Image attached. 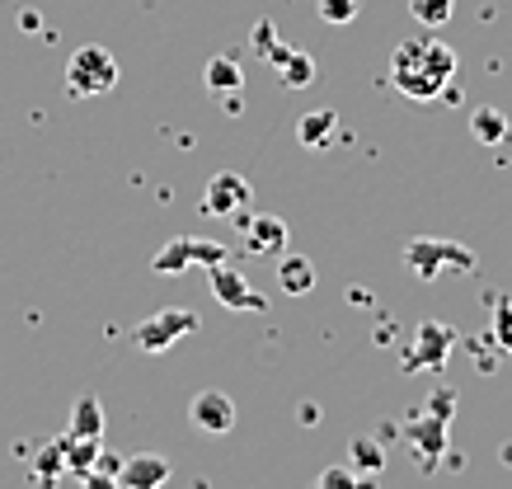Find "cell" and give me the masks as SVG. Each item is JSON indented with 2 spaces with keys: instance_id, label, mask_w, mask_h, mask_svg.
Segmentation results:
<instances>
[{
  "instance_id": "8992f818",
  "label": "cell",
  "mask_w": 512,
  "mask_h": 489,
  "mask_svg": "<svg viewBox=\"0 0 512 489\" xmlns=\"http://www.w3.org/2000/svg\"><path fill=\"white\" fill-rule=\"evenodd\" d=\"M193 330H198V316H193V311L165 306V311H156V316H146L137 325V344L146 348V353H165V348H174L179 339H188Z\"/></svg>"
},
{
  "instance_id": "8fae6325",
  "label": "cell",
  "mask_w": 512,
  "mask_h": 489,
  "mask_svg": "<svg viewBox=\"0 0 512 489\" xmlns=\"http://www.w3.org/2000/svg\"><path fill=\"white\" fill-rule=\"evenodd\" d=\"M240 236H245L249 254H282V245H287V221L273 217V212H264V217H245Z\"/></svg>"
},
{
  "instance_id": "cb8c5ba5",
  "label": "cell",
  "mask_w": 512,
  "mask_h": 489,
  "mask_svg": "<svg viewBox=\"0 0 512 489\" xmlns=\"http://www.w3.org/2000/svg\"><path fill=\"white\" fill-rule=\"evenodd\" d=\"M494 339L503 348H512V306H508V301H498V306H494Z\"/></svg>"
},
{
  "instance_id": "ffe728a7",
  "label": "cell",
  "mask_w": 512,
  "mask_h": 489,
  "mask_svg": "<svg viewBox=\"0 0 512 489\" xmlns=\"http://www.w3.org/2000/svg\"><path fill=\"white\" fill-rule=\"evenodd\" d=\"M315 489H376L372 475H353L348 466H325L315 475Z\"/></svg>"
},
{
  "instance_id": "5bb4252c",
  "label": "cell",
  "mask_w": 512,
  "mask_h": 489,
  "mask_svg": "<svg viewBox=\"0 0 512 489\" xmlns=\"http://www.w3.org/2000/svg\"><path fill=\"white\" fill-rule=\"evenodd\" d=\"M278 287L287 292V297H306V292H315V264L306 259V254H287L278 264Z\"/></svg>"
},
{
  "instance_id": "5b68a950",
  "label": "cell",
  "mask_w": 512,
  "mask_h": 489,
  "mask_svg": "<svg viewBox=\"0 0 512 489\" xmlns=\"http://www.w3.org/2000/svg\"><path fill=\"white\" fill-rule=\"evenodd\" d=\"M221 259H231V250H226L221 240L179 236L151 259V269L156 273H184V269H212V264H221Z\"/></svg>"
},
{
  "instance_id": "7402d4cb",
  "label": "cell",
  "mask_w": 512,
  "mask_h": 489,
  "mask_svg": "<svg viewBox=\"0 0 512 489\" xmlns=\"http://www.w3.org/2000/svg\"><path fill=\"white\" fill-rule=\"evenodd\" d=\"M315 10H320V19H325V24H353V19H357V0H320Z\"/></svg>"
},
{
  "instance_id": "ac0fdd59",
  "label": "cell",
  "mask_w": 512,
  "mask_h": 489,
  "mask_svg": "<svg viewBox=\"0 0 512 489\" xmlns=\"http://www.w3.org/2000/svg\"><path fill=\"white\" fill-rule=\"evenodd\" d=\"M66 433H76V438H99V433H104V405H99L94 395L76 400V410H71V428H66Z\"/></svg>"
},
{
  "instance_id": "3957f363",
  "label": "cell",
  "mask_w": 512,
  "mask_h": 489,
  "mask_svg": "<svg viewBox=\"0 0 512 489\" xmlns=\"http://www.w3.org/2000/svg\"><path fill=\"white\" fill-rule=\"evenodd\" d=\"M254 52L273 62V71L282 76V85H287V90H306V85L315 80L311 52H301V48H287V43H278V29H273L268 19H259V24H254Z\"/></svg>"
},
{
  "instance_id": "277c9868",
  "label": "cell",
  "mask_w": 512,
  "mask_h": 489,
  "mask_svg": "<svg viewBox=\"0 0 512 489\" xmlns=\"http://www.w3.org/2000/svg\"><path fill=\"white\" fill-rule=\"evenodd\" d=\"M404 264L419 273V278H437V273H470L475 269V254L466 245H451V240H414L404 245Z\"/></svg>"
},
{
  "instance_id": "603a6c76",
  "label": "cell",
  "mask_w": 512,
  "mask_h": 489,
  "mask_svg": "<svg viewBox=\"0 0 512 489\" xmlns=\"http://www.w3.org/2000/svg\"><path fill=\"white\" fill-rule=\"evenodd\" d=\"M353 457H357V466H367V471H381L386 452H381V442H372V438H353Z\"/></svg>"
},
{
  "instance_id": "d4e9b609",
  "label": "cell",
  "mask_w": 512,
  "mask_h": 489,
  "mask_svg": "<svg viewBox=\"0 0 512 489\" xmlns=\"http://www.w3.org/2000/svg\"><path fill=\"white\" fill-rule=\"evenodd\" d=\"M85 489H123V485H118V475H109V471H99V466H94V471H85Z\"/></svg>"
},
{
  "instance_id": "6da1fadb",
  "label": "cell",
  "mask_w": 512,
  "mask_h": 489,
  "mask_svg": "<svg viewBox=\"0 0 512 489\" xmlns=\"http://www.w3.org/2000/svg\"><path fill=\"white\" fill-rule=\"evenodd\" d=\"M451 76H456V52L437 38H404L395 57H390V80L404 99H442L451 90Z\"/></svg>"
},
{
  "instance_id": "d6986e66",
  "label": "cell",
  "mask_w": 512,
  "mask_h": 489,
  "mask_svg": "<svg viewBox=\"0 0 512 489\" xmlns=\"http://www.w3.org/2000/svg\"><path fill=\"white\" fill-rule=\"evenodd\" d=\"M62 457H66V466H71L76 475L94 471V457H99V438H76V433H66V438H62Z\"/></svg>"
},
{
  "instance_id": "44dd1931",
  "label": "cell",
  "mask_w": 512,
  "mask_h": 489,
  "mask_svg": "<svg viewBox=\"0 0 512 489\" xmlns=\"http://www.w3.org/2000/svg\"><path fill=\"white\" fill-rule=\"evenodd\" d=\"M409 10H414V19H419V24L442 29V24L456 15V0H409Z\"/></svg>"
},
{
  "instance_id": "2e32d148",
  "label": "cell",
  "mask_w": 512,
  "mask_h": 489,
  "mask_svg": "<svg viewBox=\"0 0 512 489\" xmlns=\"http://www.w3.org/2000/svg\"><path fill=\"white\" fill-rule=\"evenodd\" d=\"M470 137L484 146H503L508 142V118L498 109H475L470 113Z\"/></svg>"
},
{
  "instance_id": "9c48e42d",
  "label": "cell",
  "mask_w": 512,
  "mask_h": 489,
  "mask_svg": "<svg viewBox=\"0 0 512 489\" xmlns=\"http://www.w3.org/2000/svg\"><path fill=\"white\" fill-rule=\"evenodd\" d=\"M451 344H456V330H447L442 320H423L414 348L404 353V367H428V372H442Z\"/></svg>"
},
{
  "instance_id": "7c38bea8",
  "label": "cell",
  "mask_w": 512,
  "mask_h": 489,
  "mask_svg": "<svg viewBox=\"0 0 512 489\" xmlns=\"http://www.w3.org/2000/svg\"><path fill=\"white\" fill-rule=\"evenodd\" d=\"M165 480H170V461L151 457V452H141V457L123 461V471H118V485H123V489H160Z\"/></svg>"
},
{
  "instance_id": "4fadbf2b",
  "label": "cell",
  "mask_w": 512,
  "mask_h": 489,
  "mask_svg": "<svg viewBox=\"0 0 512 489\" xmlns=\"http://www.w3.org/2000/svg\"><path fill=\"white\" fill-rule=\"evenodd\" d=\"M409 442L423 452V466H433L437 452H442V442H447V419L442 414H423L409 424Z\"/></svg>"
},
{
  "instance_id": "ba28073f",
  "label": "cell",
  "mask_w": 512,
  "mask_h": 489,
  "mask_svg": "<svg viewBox=\"0 0 512 489\" xmlns=\"http://www.w3.org/2000/svg\"><path fill=\"white\" fill-rule=\"evenodd\" d=\"M207 278H212V292H217V301H221V306H231V311H264V306H268V301L245 283V273L235 269L231 259L212 264V269H207Z\"/></svg>"
},
{
  "instance_id": "30bf717a",
  "label": "cell",
  "mask_w": 512,
  "mask_h": 489,
  "mask_svg": "<svg viewBox=\"0 0 512 489\" xmlns=\"http://www.w3.org/2000/svg\"><path fill=\"white\" fill-rule=\"evenodd\" d=\"M193 424H198L202 433H231L235 400L226 391H198L193 395Z\"/></svg>"
},
{
  "instance_id": "7a4b0ae2",
  "label": "cell",
  "mask_w": 512,
  "mask_h": 489,
  "mask_svg": "<svg viewBox=\"0 0 512 489\" xmlns=\"http://www.w3.org/2000/svg\"><path fill=\"white\" fill-rule=\"evenodd\" d=\"M118 85V57L99 43H85V48L71 52L66 62V90L80 99H94V95H109Z\"/></svg>"
},
{
  "instance_id": "e0dca14e",
  "label": "cell",
  "mask_w": 512,
  "mask_h": 489,
  "mask_svg": "<svg viewBox=\"0 0 512 489\" xmlns=\"http://www.w3.org/2000/svg\"><path fill=\"white\" fill-rule=\"evenodd\" d=\"M334 123H339L334 109H315V113H306V118L296 123V137H301L306 146H315V151H325V142L334 137Z\"/></svg>"
},
{
  "instance_id": "9a60e30c",
  "label": "cell",
  "mask_w": 512,
  "mask_h": 489,
  "mask_svg": "<svg viewBox=\"0 0 512 489\" xmlns=\"http://www.w3.org/2000/svg\"><path fill=\"white\" fill-rule=\"evenodd\" d=\"M207 90L212 95H240L245 90V71L235 57H212L207 62Z\"/></svg>"
},
{
  "instance_id": "52a82bcc",
  "label": "cell",
  "mask_w": 512,
  "mask_h": 489,
  "mask_svg": "<svg viewBox=\"0 0 512 489\" xmlns=\"http://www.w3.org/2000/svg\"><path fill=\"white\" fill-rule=\"evenodd\" d=\"M249 203V179L235 170H221L202 189V217H240Z\"/></svg>"
}]
</instances>
